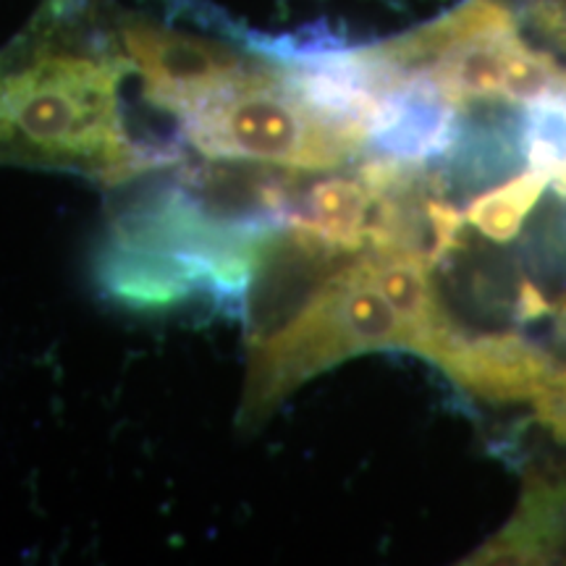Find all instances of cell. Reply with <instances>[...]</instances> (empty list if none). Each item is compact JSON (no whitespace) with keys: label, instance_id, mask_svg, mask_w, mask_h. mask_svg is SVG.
<instances>
[{"label":"cell","instance_id":"5b68a950","mask_svg":"<svg viewBox=\"0 0 566 566\" xmlns=\"http://www.w3.org/2000/svg\"><path fill=\"white\" fill-rule=\"evenodd\" d=\"M548 187L546 176L527 168L522 176H514L501 187L483 192L472 200L464 212V221L483 233L491 242L506 244L520 237L522 223L541 200L543 189Z\"/></svg>","mask_w":566,"mask_h":566},{"label":"cell","instance_id":"52a82bcc","mask_svg":"<svg viewBox=\"0 0 566 566\" xmlns=\"http://www.w3.org/2000/svg\"><path fill=\"white\" fill-rule=\"evenodd\" d=\"M551 313V304L546 302V296L533 283L525 281L520 286V307H516V315H520V321H537V317L548 315Z\"/></svg>","mask_w":566,"mask_h":566},{"label":"cell","instance_id":"ba28073f","mask_svg":"<svg viewBox=\"0 0 566 566\" xmlns=\"http://www.w3.org/2000/svg\"><path fill=\"white\" fill-rule=\"evenodd\" d=\"M558 334H562V338H566V296L564 302L558 304Z\"/></svg>","mask_w":566,"mask_h":566},{"label":"cell","instance_id":"6da1fadb","mask_svg":"<svg viewBox=\"0 0 566 566\" xmlns=\"http://www.w3.org/2000/svg\"><path fill=\"white\" fill-rule=\"evenodd\" d=\"M134 69L105 0H45L0 48V166L122 184L179 163L134 126Z\"/></svg>","mask_w":566,"mask_h":566},{"label":"cell","instance_id":"9c48e42d","mask_svg":"<svg viewBox=\"0 0 566 566\" xmlns=\"http://www.w3.org/2000/svg\"><path fill=\"white\" fill-rule=\"evenodd\" d=\"M562 375H566V365H564V367H562Z\"/></svg>","mask_w":566,"mask_h":566},{"label":"cell","instance_id":"7a4b0ae2","mask_svg":"<svg viewBox=\"0 0 566 566\" xmlns=\"http://www.w3.org/2000/svg\"><path fill=\"white\" fill-rule=\"evenodd\" d=\"M184 145L210 160L300 174L336 171L365 153L310 101L289 45H254L250 61L184 116Z\"/></svg>","mask_w":566,"mask_h":566},{"label":"cell","instance_id":"277c9868","mask_svg":"<svg viewBox=\"0 0 566 566\" xmlns=\"http://www.w3.org/2000/svg\"><path fill=\"white\" fill-rule=\"evenodd\" d=\"M433 363L464 391L491 401L537 399L566 363L516 334L467 336L457 331Z\"/></svg>","mask_w":566,"mask_h":566},{"label":"cell","instance_id":"8992f818","mask_svg":"<svg viewBox=\"0 0 566 566\" xmlns=\"http://www.w3.org/2000/svg\"><path fill=\"white\" fill-rule=\"evenodd\" d=\"M537 420L554 433L558 441L566 443V375L558 373V378L533 399Z\"/></svg>","mask_w":566,"mask_h":566},{"label":"cell","instance_id":"3957f363","mask_svg":"<svg viewBox=\"0 0 566 566\" xmlns=\"http://www.w3.org/2000/svg\"><path fill=\"white\" fill-rule=\"evenodd\" d=\"M352 258L325 275L286 323L250 342L244 422L265 420L286 394L344 359L378 349L409 352L407 325L375 286L365 250Z\"/></svg>","mask_w":566,"mask_h":566}]
</instances>
